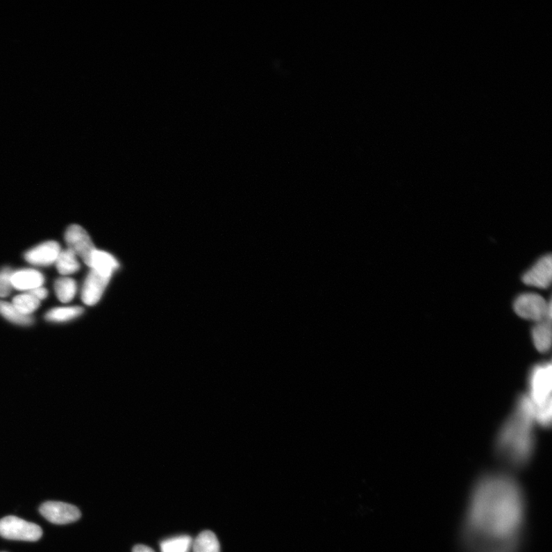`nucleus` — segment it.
Listing matches in <instances>:
<instances>
[{
  "instance_id": "nucleus-11",
  "label": "nucleus",
  "mask_w": 552,
  "mask_h": 552,
  "mask_svg": "<svg viewBox=\"0 0 552 552\" xmlns=\"http://www.w3.org/2000/svg\"><path fill=\"white\" fill-rule=\"evenodd\" d=\"M44 281L43 275L35 269H23L13 271L12 275V284L13 289L20 291L29 292L42 286Z\"/></svg>"
},
{
  "instance_id": "nucleus-23",
  "label": "nucleus",
  "mask_w": 552,
  "mask_h": 552,
  "mask_svg": "<svg viewBox=\"0 0 552 552\" xmlns=\"http://www.w3.org/2000/svg\"><path fill=\"white\" fill-rule=\"evenodd\" d=\"M27 292L31 294L32 296L40 301L47 299L49 294L48 290L46 288H44L42 286Z\"/></svg>"
},
{
  "instance_id": "nucleus-3",
  "label": "nucleus",
  "mask_w": 552,
  "mask_h": 552,
  "mask_svg": "<svg viewBox=\"0 0 552 552\" xmlns=\"http://www.w3.org/2000/svg\"><path fill=\"white\" fill-rule=\"evenodd\" d=\"M515 312L519 317L536 323L551 320V301L533 292L521 294L513 304Z\"/></svg>"
},
{
  "instance_id": "nucleus-19",
  "label": "nucleus",
  "mask_w": 552,
  "mask_h": 552,
  "mask_svg": "<svg viewBox=\"0 0 552 552\" xmlns=\"http://www.w3.org/2000/svg\"><path fill=\"white\" fill-rule=\"evenodd\" d=\"M193 540L189 535H180L160 543L161 552H190Z\"/></svg>"
},
{
  "instance_id": "nucleus-12",
  "label": "nucleus",
  "mask_w": 552,
  "mask_h": 552,
  "mask_svg": "<svg viewBox=\"0 0 552 552\" xmlns=\"http://www.w3.org/2000/svg\"><path fill=\"white\" fill-rule=\"evenodd\" d=\"M119 267V262L112 254L98 249L94 253L90 265L91 269L97 270L103 275L112 277Z\"/></svg>"
},
{
  "instance_id": "nucleus-9",
  "label": "nucleus",
  "mask_w": 552,
  "mask_h": 552,
  "mask_svg": "<svg viewBox=\"0 0 552 552\" xmlns=\"http://www.w3.org/2000/svg\"><path fill=\"white\" fill-rule=\"evenodd\" d=\"M112 277L103 275L91 269L87 274L82 291L83 303L88 306L97 305L104 294Z\"/></svg>"
},
{
  "instance_id": "nucleus-16",
  "label": "nucleus",
  "mask_w": 552,
  "mask_h": 552,
  "mask_svg": "<svg viewBox=\"0 0 552 552\" xmlns=\"http://www.w3.org/2000/svg\"><path fill=\"white\" fill-rule=\"evenodd\" d=\"M0 315L6 320L19 326H31L34 321L32 316L22 314L12 303L1 300H0Z\"/></svg>"
},
{
  "instance_id": "nucleus-8",
  "label": "nucleus",
  "mask_w": 552,
  "mask_h": 552,
  "mask_svg": "<svg viewBox=\"0 0 552 552\" xmlns=\"http://www.w3.org/2000/svg\"><path fill=\"white\" fill-rule=\"evenodd\" d=\"M552 279V257L551 254L540 258L526 274L522 282L539 289H548Z\"/></svg>"
},
{
  "instance_id": "nucleus-17",
  "label": "nucleus",
  "mask_w": 552,
  "mask_h": 552,
  "mask_svg": "<svg viewBox=\"0 0 552 552\" xmlns=\"http://www.w3.org/2000/svg\"><path fill=\"white\" fill-rule=\"evenodd\" d=\"M192 549L193 552H220V544L215 533L204 531L193 541Z\"/></svg>"
},
{
  "instance_id": "nucleus-5",
  "label": "nucleus",
  "mask_w": 552,
  "mask_h": 552,
  "mask_svg": "<svg viewBox=\"0 0 552 552\" xmlns=\"http://www.w3.org/2000/svg\"><path fill=\"white\" fill-rule=\"evenodd\" d=\"M42 535V528L32 522L16 517H6L0 520V536L3 539L36 542Z\"/></svg>"
},
{
  "instance_id": "nucleus-15",
  "label": "nucleus",
  "mask_w": 552,
  "mask_h": 552,
  "mask_svg": "<svg viewBox=\"0 0 552 552\" xmlns=\"http://www.w3.org/2000/svg\"><path fill=\"white\" fill-rule=\"evenodd\" d=\"M84 313V308L80 306L58 307L51 309L46 315V319L50 322L62 323L75 319Z\"/></svg>"
},
{
  "instance_id": "nucleus-22",
  "label": "nucleus",
  "mask_w": 552,
  "mask_h": 552,
  "mask_svg": "<svg viewBox=\"0 0 552 552\" xmlns=\"http://www.w3.org/2000/svg\"><path fill=\"white\" fill-rule=\"evenodd\" d=\"M13 271L9 268L0 271V298L9 296L13 286L12 284V275Z\"/></svg>"
},
{
  "instance_id": "nucleus-2",
  "label": "nucleus",
  "mask_w": 552,
  "mask_h": 552,
  "mask_svg": "<svg viewBox=\"0 0 552 552\" xmlns=\"http://www.w3.org/2000/svg\"><path fill=\"white\" fill-rule=\"evenodd\" d=\"M535 424L534 404L528 395L522 394L497 436V452L510 465L521 467L531 459Z\"/></svg>"
},
{
  "instance_id": "nucleus-1",
  "label": "nucleus",
  "mask_w": 552,
  "mask_h": 552,
  "mask_svg": "<svg viewBox=\"0 0 552 552\" xmlns=\"http://www.w3.org/2000/svg\"><path fill=\"white\" fill-rule=\"evenodd\" d=\"M526 515L524 491L503 473L482 476L467 508L463 538L469 552H517Z\"/></svg>"
},
{
  "instance_id": "nucleus-7",
  "label": "nucleus",
  "mask_w": 552,
  "mask_h": 552,
  "mask_svg": "<svg viewBox=\"0 0 552 552\" xmlns=\"http://www.w3.org/2000/svg\"><path fill=\"white\" fill-rule=\"evenodd\" d=\"M44 518L56 525H65L81 518V512L75 505L62 502H47L40 508Z\"/></svg>"
},
{
  "instance_id": "nucleus-21",
  "label": "nucleus",
  "mask_w": 552,
  "mask_h": 552,
  "mask_svg": "<svg viewBox=\"0 0 552 552\" xmlns=\"http://www.w3.org/2000/svg\"><path fill=\"white\" fill-rule=\"evenodd\" d=\"M551 399L541 405H534L535 422L547 428L551 423Z\"/></svg>"
},
{
  "instance_id": "nucleus-6",
  "label": "nucleus",
  "mask_w": 552,
  "mask_h": 552,
  "mask_svg": "<svg viewBox=\"0 0 552 552\" xmlns=\"http://www.w3.org/2000/svg\"><path fill=\"white\" fill-rule=\"evenodd\" d=\"M65 240L68 249L90 267L92 256L97 249L83 228L78 225L70 226L65 232Z\"/></svg>"
},
{
  "instance_id": "nucleus-24",
  "label": "nucleus",
  "mask_w": 552,
  "mask_h": 552,
  "mask_svg": "<svg viewBox=\"0 0 552 552\" xmlns=\"http://www.w3.org/2000/svg\"><path fill=\"white\" fill-rule=\"evenodd\" d=\"M133 552H156L151 548L144 546V544H137L133 549Z\"/></svg>"
},
{
  "instance_id": "nucleus-20",
  "label": "nucleus",
  "mask_w": 552,
  "mask_h": 552,
  "mask_svg": "<svg viewBox=\"0 0 552 552\" xmlns=\"http://www.w3.org/2000/svg\"><path fill=\"white\" fill-rule=\"evenodd\" d=\"M12 304L22 314L32 316L31 315L39 308L40 301L35 299L31 294L26 292L15 297Z\"/></svg>"
},
{
  "instance_id": "nucleus-13",
  "label": "nucleus",
  "mask_w": 552,
  "mask_h": 552,
  "mask_svg": "<svg viewBox=\"0 0 552 552\" xmlns=\"http://www.w3.org/2000/svg\"><path fill=\"white\" fill-rule=\"evenodd\" d=\"M532 337L537 350L544 353L549 351L551 344V321L536 323L532 329Z\"/></svg>"
},
{
  "instance_id": "nucleus-18",
  "label": "nucleus",
  "mask_w": 552,
  "mask_h": 552,
  "mask_svg": "<svg viewBox=\"0 0 552 552\" xmlns=\"http://www.w3.org/2000/svg\"><path fill=\"white\" fill-rule=\"evenodd\" d=\"M54 288L58 299L62 303H67L76 296L77 284L73 278L62 277L57 279Z\"/></svg>"
},
{
  "instance_id": "nucleus-14",
  "label": "nucleus",
  "mask_w": 552,
  "mask_h": 552,
  "mask_svg": "<svg viewBox=\"0 0 552 552\" xmlns=\"http://www.w3.org/2000/svg\"><path fill=\"white\" fill-rule=\"evenodd\" d=\"M77 256L69 249L61 250L56 261V268L62 276H69L78 271L80 263Z\"/></svg>"
},
{
  "instance_id": "nucleus-10",
  "label": "nucleus",
  "mask_w": 552,
  "mask_h": 552,
  "mask_svg": "<svg viewBox=\"0 0 552 552\" xmlns=\"http://www.w3.org/2000/svg\"><path fill=\"white\" fill-rule=\"evenodd\" d=\"M60 252L61 248L57 242L48 241L29 250L25 254V259L35 266H49L56 262Z\"/></svg>"
},
{
  "instance_id": "nucleus-4",
  "label": "nucleus",
  "mask_w": 552,
  "mask_h": 552,
  "mask_svg": "<svg viewBox=\"0 0 552 552\" xmlns=\"http://www.w3.org/2000/svg\"><path fill=\"white\" fill-rule=\"evenodd\" d=\"M552 368L549 362L535 365L528 376V394L534 405L551 399Z\"/></svg>"
}]
</instances>
